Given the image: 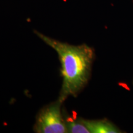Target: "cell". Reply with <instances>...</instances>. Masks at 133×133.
<instances>
[{
  "label": "cell",
  "mask_w": 133,
  "mask_h": 133,
  "mask_svg": "<svg viewBox=\"0 0 133 133\" xmlns=\"http://www.w3.org/2000/svg\"><path fill=\"white\" fill-rule=\"evenodd\" d=\"M63 103L57 99L43 107L36 116L33 131L37 133L68 132L65 118L62 114Z\"/></svg>",
  "instance_id": "2"
},
{
  "label": "cell",
  "mask_w": 133,
  "mask_h": 133,
  "mask_svg": "<svg viewBox=\"0 0 133 133\" xmlns=\"http://www.w3.org/2000/svg\"><path fill=\"white\" fill-rule=\"evenodd\" d=\"M38 37L56 51L61 64L62 84L59 99L64 102L70 96L76 97L90 79L95 52L87 44L72 45L62 42L39 31Z\"/></svg>",
  "instance_id": "1"
},
{
  "label": "cell",
  "mask_w": 133,
  "mask_h": 133,
  "mask_svg": "<svg viewBox=\"0 0 133 133\" xmlns=\"http://www.w3.org/2000/svg\"><path fill=\"white\" fill-rule=\"evenodd\" d=\"M68 133H90L89 129L81 121V118L76 120L65 116Z\"/></svg>",
  "instance_id": "4"
},
{
  "label": "cell",
  "mask_w": 133,
  "mask_h": 133,
  "mask_svg": "<svg viewBox=\"0 0 133 133\" xmlns=\"http://www.w3.org/2000/svg\"><path fill=\"white\" fill-rule=\"evenodd\" d=\"M90 133H117L121 131L116 126L107 119L89 120L81 118Z\"/></svg>",
  "instance_id": "3"
}]
</instances>
